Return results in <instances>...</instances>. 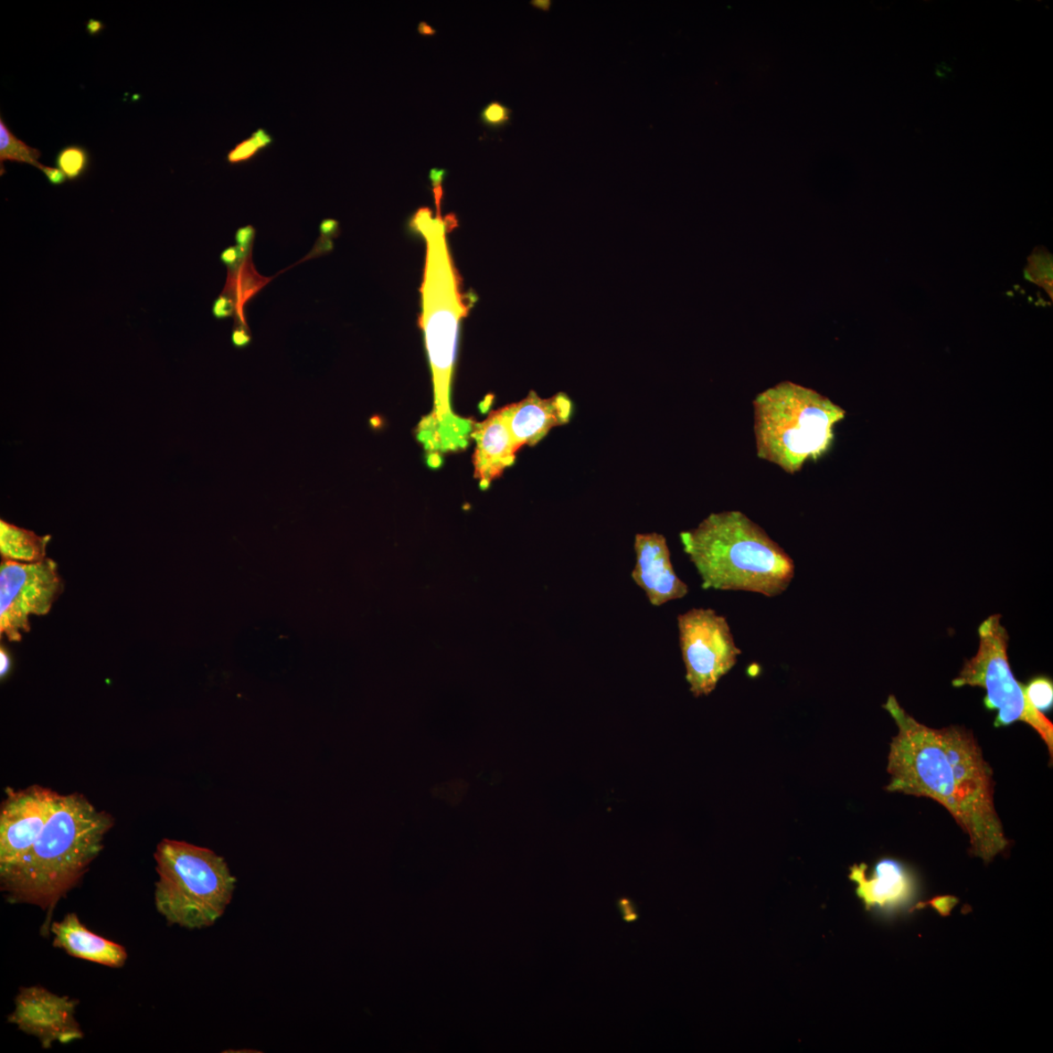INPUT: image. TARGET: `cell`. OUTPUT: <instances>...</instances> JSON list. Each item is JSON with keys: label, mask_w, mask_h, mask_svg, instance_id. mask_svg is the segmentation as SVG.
I'll list each match as a JSON object with an SVG mask.
<instances>
[{"label": "cell", "mask_w": 1053, "mask_h": 1053, "mask_svg": "<svg viewBox=\"0 0 1053 1053\" xmlns=\"http://www.w3.org/2000/svg\"><path fill=\"white\" fill-rule=\"evenodd\" d=\"M231 342L234 347L239 349L249 347L252 342V337L246 321L238 319V324L234 326L232 331Z\"/></svg>", "instance_id": "cell-28"}, {"label": "cell", "mask_w": 1053, "mask_h": 1053, "mask_svg": "<svg viewBox=\"0 0 1053 1053\" xmlns=\"http://www.w3.org/2000/svg\"><path fill=\"white\" fill-rule=\"evenodd\" d=\"M333 249H334V243L332 240L321 238L316 241L314 247L313 248V250L310 253H308L307 256L304 259V261L308 260V259L321 257V256H322V255L330 253Z\"/></svg>", "instance_id": "cell-31"}, {"label": "cell", "mask_w": 1053, "mask_h": 1053, "mask_svg": "<svg viewBox=\"0 0 1053 1053\" xmlns=\"http://www.w3.org/2000/svg\"><path fill=\"white\" fill-rule=\"evenodd\" d=\"M418 30L422 36H433L436 34V30L425 22H422L419 25Z\"/></svg>", "instance_id": "cell-36"}, {"label": "cell", "mask_w": 1053, "mask_h": 1053, "mask_svg": "<svg viewBox=\"0 0 1053 1053\" xmlns=\"http://www.w3.org/2000/svg\"><path fill=\"white\" fill-rule=\"evenodd\" d=\"M434 217L430 208H421L411 225L427 247L421 288V328L427 346L433 385V409L420 423L418 439L427 453L428 464L438 467L444 455L462 451L470 442L473 424L456 416L451 392L457 340L463 319L475 299L466 295L450 252L447 233L455 225L454 215Z\"/></svg>", "instance_id": "cell-2"}, {"label": "cell", "mask_w": 1053, "mask_h": 1053, "mask_svg": "<svg viewBox=\"0 0 1053 1053\" xmlns=\"http://www.w3.org/2000/svg\"><path fill=\"white\" fill-rule=\"evenodd\" d=\"M978 652L965 662L959 676L953 680V687L983 688L986 690L985 707L998 711L994 726L1002 728L1016 722L1025 723L1044 740L1052 760L1053 724L1030 704L1024 685L1019 682L1010 667L1007 656L1009 636L1001 623V615L989 616L978 629Z\"/></svg>", "instance_id": "cell-7"}, {"label": "cell", "mask_w": 1053, "mask_h": 1053, "mask_svg": "<svg viewBox=\"0 0 1053 1053\" xmlns=\"http://www.w3.org/2000/svg\"><path fill=\"white\" fill-rule=\"evenodd\" d=\"M41 153L20 140L5 123L4 117H0V164L4 170L5 162L27 163L39 166L38 158Z\"/></svg>", "instance_id": "cell-18"}, {"label": "cell", "mask_w": 1053, "mask_h": 1053, "mask_svg": "<svg viewBox=\"0 0 1053 1053\" xmlns=\"http://www.w3.org/2000/svg\"><path fill=\"white\" fill-rule=\"evenodd\" d=\"M255 238H256V230L251 225L238 229L236 232V237H234L237 247L247 257H250Z\"/></svg>", "instance_id": "cell-27"}, {"label": "cell", "mask_w": 1053, "mask_h": 1053, "mask_svg": "<svg viewBox=\"0 0 1053 1053\" xmlns=\"http://www.w3.org/2000/svg\"><path fill=\"white\" fill-rule=\"evenodd\" d=\"M471 438L475 441L473 467L475 480L487 490L506 468L515 464L519 451L501 409L492 412L473 425Z\"/></svg>", "instance_id": "cell-15"}, {"label": "cell", "mask_w": 1053, "mask_h": 1053, "mask_svg": "<svg viewBox=\"0 0 1053 1053\" xmlns=\"http://www.w3.org/2000/svg\"><path fill=\"white\" fill-rule=\"evenodd\" d=\"M87 29L90 36H96L101 33L104 26L101 21L90 19L88 22Z\"/></svg>", "instance_id": "cell-34"}, {"label": "cell", "mask_w": 1053, "mask_h": 1053, "mask_svg": "<svg viewBox=\"0 0 1053 1053\" xmlns=\"http://www.w3.org/2000/svg\"><path fill=\"white\" fill-rule=\"evenodd\" d=\"M55 163L70 180H73L88 171L90 155L87 148L79 145H71L62 148L56 156Z\"/></svg>", "instance_id": "cell-20"}, {"label": "cell", "mask_w": 1053, "mask_h": 1053, "mask_svg": "<svg viewBox=\"0 0 1053 1053\" xmlns=\"http://www.w3.org/2000/svg\"><path fill=\"white\" fill-rule=\"evenodd\" d=\"M681 542L705 589L760 593L775 598L795 576L791 557L746 514H712Z\"/></svg>", "instance_id": "cell-4"}, {"label": "cell", "mask_w": 1053, "mask_h": 1053, "mask_svg": "<svg viewBox=\"0 0 1053 1053\" xmlns=\"http://www.w3.org/2000/svg\"><path fill=\"white\" fill-rule=\"evenodd\" d=\"M155 859V907L170 925L202 930L222 917L237 887L225 859L209 848L170 839L159 843Z\"/></svg>", "instance_id": "cell-6"}, {"label": "cell", "mask_w": 1053, "mask_h": 1053, "mask_svg": "<svg viewBox=\"0 0 1053 1053\" xmlns=\"http://www.w3.org/2000/svg\"><path fill=\"white\" fill-rule=\"evenodd\" d=\"M40 171L44 172L49 183L53 186H60L66 182L67 176L59 168L49 167L39 164L38 167Z\"/></svg>", "instance_id": "cell-29"}, {"label": "cell", "mask_w": 1053, "mask_h": 1053, "mask_svg": "<svg viewBox=\"0 0 1053 1053\" xmlns=\"http://www.w3.org/2000/svg\"><path fill=\"white\" fill-rule=\"evenodd\" d=\"M753 408L757 455L790 474L831 449L834 427L846 417L831 399L790 381L761 392Z\"/></svg>", "instance_id": "cell-5"}, {"label": "cell", "mask_w": 1053, "mask_h": 1053, "mask_svg": "<svg viewBox=\"0 0 1053 1053\" xmlns=\"http://www.w3.org/2000/svg\"><path fill=\"white\" fill-rule=\"evenodd\" d=\"M0 812V879L28 856L47 822L57 792L38 785L8 790Z\"/></svg>", "instance_id": "cell-10"}, {"label": "cell", "mask_w": 1053, "mask_h": 1053, "mask_svg": "<svg viewBox=\"0 0 1053 1053\" xmlns=\"http://www.w3.org/2000/svg\"><path fill=\"white\" fill-rule=\"evenodd\" d=\"M237 302L233 300L231 294L222 293L217 297L212 306V313L218 321L228 319L231 317L237 310Z\"/></svg>", "instance_id": "cell-25"}, {"label": "cell", "mask_w": 1053, "mask_h": 1053, "mask_svg": "<svg viewBox=\"0 0 1053 1053\" xmlns=\"http://www.w3.org/2000/svg\"><path fill=\"white\" fill-rule=\"evenodd\" d=\"M248 257L247 255L238 247H230L221 253L220 260L226 265L230 273H236L241 268L244 263H247Z\"/></svg>", "instance_id": "cell-26"}, {"label": "cell", "mask_w": 1053, "mask_h": 1053, "mask_svg": "<svg viewBox=\"0 0 1053 1053\" xmlns=\"http://www.w3.org/2000/svg\"><path fill=\"white\" fill-rule=\"evenodd\" d=\"M1032 260H1033V262L1030 263L1031 271L1029 272L1032 274V279H1033V281L1041 285L1042 287L1050 286L1051 288L1052 263L1049 255H1047V256H1044L1042 254L1039 255V256L1034 255V256L1032 257Z\"/></svg>", "instance_id": "cell-22"}, {"label": "cell", "mask_w": 1053, "mask_h": 1053, "mask_svg": "<svg viewBox=\"0 0 1053 1053\" xmlns=\"http://www.w3.org/2000/svg\"><path fill=\"white\" fill-rule=\"evenodd\" d=\"M445 173H446V171L443 169L439 170V169L434 168L431 170L430 177V180H431V182H432V185L434 188L441 186Z\"/></svg>", "instance_id": "cell-35"}, {"label": "cell", "mask_w": 1053, "mask_h": 1053, "mask_svg": "<svg viewBox=\"0 0 1053 1053\" xmlns=\"http://www.w3.org/2000/svg\"><path fill=\"white\" fill-rule=\"evenodd\" d=\"M1024 690L1030 704L1041 714L1051 709L1053 685L1050 679L1044 676L1036 677L1024 686Z\"/></svg>", "instance_id": "cell-21"}, {"label": "cell", "mask_w": 1053, "mask_h": 1053, "mask_svg": "<svg viewBox=\"0 0 1053 1053\" xmlns=\"http://www.w3.org/2000/svg\"><path fill=\"white\" fill-rule=\"evenodd\" d=\"M514 441L520 450L523 446H534L555 428L569 422L572 403L565 393L550 398H541L535 391L519 402L501 409Z\"/></svg>", "instance_id": "cell-14"}, {"label": "cell", "mask_w": 1053, "mask_h": 1053, "mask_svg": "<svg viewBox=\"0 0 1053 1053\" xmlns=\"http://www.w3.org/2000/svg\"><path fill=\"white\" fill-rule=\"evenodd\" d=\"M958 903L959 898H957L954 896L936 897L928 901H918L911 909V913L923 910L930 907L938 912L941 917H949Z\"/></svg>", "instance_id": "cell-23"}, {"label": "cell", "mask_w": 1053, "mask_h": 1053, "mask_svg": "<svg viewBox=\"0 0 1053 1053\" xmlns=\"http://www.w3.org/2000/svg\"><path fill=\"white\" fill-rule=\"evenodd\" d=\"M678 630L691 694L708 696L741 655L731 627L715 610L691 609L678 616Z\"/></svg>", "instance_id": "cell-8"}, {"label": "cell", "mask_w": 1053, "mask_h": 1053, "mask_svg": "<svg viewBox=\"0 0 1053 1053\" xmlns=\"http://www.w3.org/2000/svg\"><path fill=\"white\" fill-rule=\"evenodd\" d=\"M12 657H10L6 650L2 648V650H0V676H2V679L5 678L9 673V670L12 668Z\"/></svg>", "instance_id": "cell-33"}, {"label": "cell", "mask_w": 1053, "mask_h": 1053, "mask_svg": "<svg viewBox=\"0 0 1053 1053\" xmlns=\"http://www.w3.org/2000/svg\"><path fill=\"white\" fill-rule=\"evenodd\" d=\"M321 238L332 240L339 236L338 221L334 219H324L319 226Z\"/></svg>", "instance_id": "cell-30"}, {"label": "cell", "mask_w": 1053, "mask_h": 1053, "mask_svg": "<svg viewBox=\"0 0 1053 1053\" xmlns=\"http://www.w3.org/2000/svg\"><path fill=\"white\" fill-rule=\"evenodd\" d=\"M618 907L625 922L631 923L638 919V912L632 900L627 898L620 899Z\"/></svg>", "instance_id": "cell-32"}, {"label": "cell", "mask_w": 1053, "mask_h": 1053, "mask_svg": "<svg viewBox=\"0 0 1053 1053\" xmlns=\"http://www.w3.org/2000/svg\"><path fill=\"white\" fill-rule=\"evenodd\" d=\"M273 142V137L270 132L259 129L231 148L227 155V162L231 165L249 163L261 152L267 150Z\"/></svg>", "instance_id": "cell-19"}, {"label": "cell", "mask_w": 1053, "mask_h": 1053, "mask_svg": "<svg viewBox=\"0 0 1053 1053\" xmlns=\"http://www.w3.org/2000/svg\"><path fill=\"white\" fill-rule=\"evenodd\" d=\"M510 111L507 106L498 102L489 104L481 113L482 121L493 127L502 126L508 122Z\"/></svg>", "instance_id": "cell-24"}, {"label": "cell", "mask_w": 1053, "mask_h": 1053, "mask_svg": "<svg viewBox=\"0 0 1053 1053\" xmlns=\"http://www.w3.org/2000/svg\"><path fill=\"white\" fill-rule=\"evenodd\" d=\"M63 591L57 564L3 560L0 567V632L19 642L29 631V616L45 615Z\"/></svg>", "instance_id": "cell-9"}, {"label": "cell", "mask_w": 1053, "mask_h": 1053, "mask_svg": "<svg viewBox=\"0 0 1053 1053\" xmlns=\"http://www.w3.org/2000/svg\"><path fill=\"white\" fill-rule=\"evenodd\" d=\"M634 550L636 565L631 572L634 582L643 589L656 607L682 599L689 593L673 565L666 539L657 533L638 534Z\"/></svg>", "instance_id": "cell-13"}, {"label": "cell", "mask_w": 1053, "mask_h": 1053, "mask_svg": "<svg viewBox=\"0 0 1053 1053\" xmlns=\"http://www.w3.org/2000/svg\"><path fill=\"white\" fill-rule=\"evenodd\" d=\"M895 720L887 771L889 792L930 798L951 814L970 837V854L992 863L1009 846L994 803L993 770L973 733L922 724L895 696L882 706Z\"/></svg>", "instance_id": "cell-1"}, {"label": "cell", "mask_w": 1053, "mask_h": 1053, "mask_svg": "<svg viewBox=\"0 0 1053 1053\" xmlns=\"http://www.w3.org/2000/svg\"><path fill=\"white\" fill-rule=\"evenodd\" d=\"M848 879L856 884V895L866 912L892 920L919 901L920 884L914 872L902 861L882 857L868 871L866 864L849 867Z\"/></svg>", "instance_id": "cell-11"}, {"label": "cell", "mask_w": 1053, "mask_h": 1053, "mask_svg": "<svg viewBox=\"0 0 1053 1053\" xmlns=\"http://www.w3.org/2000/svg\"><path fill=\"white\" fill-rule=\"evenodd\" d=\"M50 537H39L34 531L0 521V552L4 560L37 563L46 559Z\"/></svg>", "instance_id": "cell-17"}, {"label": "cell", "mask_w": 1053, "mask_h": 1053, "mask_svg": "<svg viewBox=\"0 0 1053 1053\" xmlns=\"http://www.w3.org/2000/svg\"><path fill=\"white\" fill-rule=\"evenodd\" d=\"M113 826V817L82 795L57 793L33 848L12 873L0 879L7 900L46 912L44 933L49 932L57 904L78 886Z\"/></svg>", "instance_id": "cell-3"}, {"label": "cell", "mask_w": 1053, "mask_h": 1053, "mask_svg": "<svg viewBox=\"0 0 1053 1053\" xmlns=\"http://www.w3.org/2000/svg\"><path fill=\"white\" fill-rule=\"evenodd\" d=\"M78 1002L59 996L40 986L21 988L15 998L10 1024L27 1035L36 1037L41 1047L48 1049L55 1044H70L83 1038L76 1018Z\"/></svg>", "instance_id": "cell-12"}, {"label": "cell", "mask_w": 1053, "mask_h": 1053, "mask_svg": "<svg viewBox=\"0 0 1053 1053\" xmlns=\"http://www.w3.org/2000/svg\"><path fill=\"white\" fill-rule=\"evenodd\" d=\"M53 946L84 961L120 969L129 953L122 945L89 931L76 913H70L59 922L52 923Z\"/></svg>", "instance_id": "cell-16"}]
</instances>
